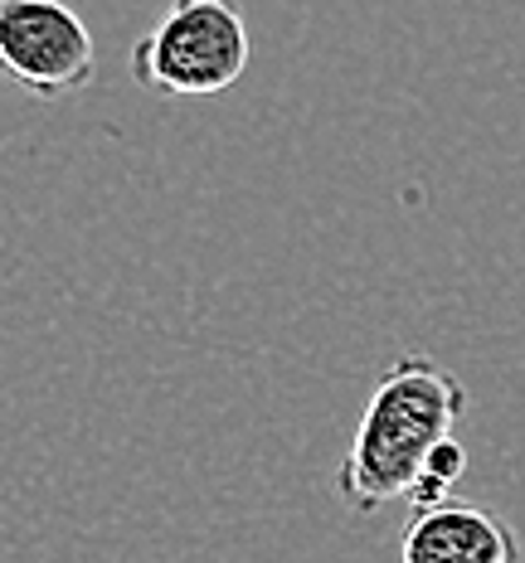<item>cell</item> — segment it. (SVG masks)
<instances>
[{"label": "cell", "instance_id": "7a4b0ae2", "mask_svg": "<svg viewBox=\"0 0 525 563\" xmlns=\"http://www.w3.org/2000/svg\"><path fill=\"white\" fill-rule=\"evenodd\" d=\"M253 34L243 0H171L132 44L136 88L156 98H219L249 74Z\"/></svg>", "mask_w": 525, "mask_h": 563}, {"label": "cell", "instance_id": "5b68a950", "mask_svg": "<svg viewBox=\"0 0 525 563\" xmlns=\"http://www.w3.org/2000/svg\"><path fill=\"white\" fill-rule=\"evenodd\" d=\"M462 476H467V448L458 438H442L438 448L424 456L414 486H408V496H404L408 510H428V506H438V500H452L462 486Z\"/></svg>", "mask_w": 525, "mask_h": 563}, {"label": "cell", "instance_id": "3957f363", "mask_svg": "<svg viewBox=\"0 0 525 563\" xmlns=\"http://www.w3.org/2000/svg\"><path fill=\"white\" fill-rule=\"evenodd\" d=\"M98 74V49L68 0H0V78L40 102L74 98Z\"/></svg>", "mask_w": 525, "mask_h": 563}, {"label": "cell", "instance_id": "277c9868", "mask_svg": "<svg viewBox=\"0 0 525 563\" xmlns=\"http://www.w3.org/2000/svg\"><path fill=\"white\" fill-rule=\"evenodd\" d=\"M400 563H521V534L492 506L452 496L408 515Z\"/></svg>", "mask_w": 525, "mask_h": 563}, {"label": "cell", "instance_id": "6da1fadb", "mask_svg": "<svg viewBox=\"0 0 525 563\" xmlns=\"http://www.w3.org/2000/svg\"><path fill=\"white\" fill-rule=\"evenodd\" d=\"M467 413V389L434 355H400L380 374L356 422V438L336 472V490L350 510L375 515L404 500L424 456L458 432Z\"/></svg>", "mask_w": 525, "mask_h": 563}]
</instances>
